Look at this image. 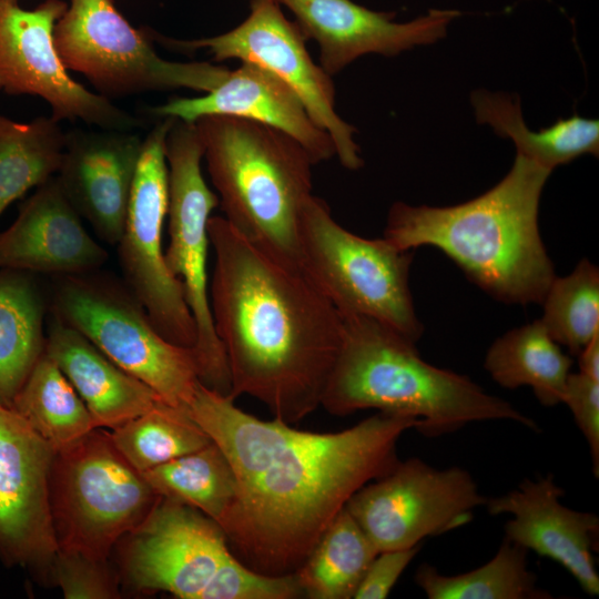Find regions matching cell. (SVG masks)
I'll list each match as a JSON object with an SVG mask.
<instances>
[{
    "label": "cell",
    "mask_w": 599,
    "mask_h": 599,
    "mask_svg": "<svg viewBox=\"0 0 599 599\" xmlns=\"http://www.w3.org/2000/svg\"><path fill=\"white\" fill-rule=\"evenodd\" d=\"M9 1L18 2V0H9Z\"/></svg>",
    "instance_id": "obj_38"
},
{
    "label": "cell",
    "mask_w": 599,
    "mask_h": 599,
    "mask_svg": "<svg viewBox=\"0 0 599 599\" xmlns=\"http://www.w3.org/2000/svg\"><path fill=\"white\" fill-rule=\"evenodd\" d=\"M44 353L77 390L95 428L113 429L164 403L148 385L54 315L45 335Z\"/></svg>",
    "instance_id": "obj_22"
},
{
    "label": "cell",
    "mask_w": 599,
    "mask_h": 599,
    "mask_svg": "<svg viewBox=\"0 0 599 599\" xmlns=\"http://www.w3.org/2000/svg\"><path fill=\"white\" fill-rule=\"evenodd\" d=\"M562 403L571 410L575 422L585 436L592 461V471L599 477V380L580 372L570 373Z\"/></svg>",
    "instance_id": "obj_35"
},
{
    "label": "cell",
    "mask_w": 599,
    "mask_h": 599,
    "mask_svg": "<svg viewBox=\"0 0 599 599\" xmlns=\"http://www.w3.org/2000/svg\"><path fill=\"white\" fill-rule=\"evenodd\" d=\"M44 314L30 273L0 270V404L11 406L44 352Z\"/></svg>",
    "instance_id": "obj_24"
},
{
    "label": "cell",
    "mask_w": 599,
    "mask_h": 599,
    "mask_svg": "<svg viewBox=\"0 0 599 599\" xmlns=\"http://www.w3.org/2000/svg\"><path fill=\"white\" fill-rule=\"evenodd\" d=\"M108 252L84 229L54 175L19 207L0 232V270L54 275L97 271Z\"/></svg>",
    "instance_id": "obj_20"
},
{
    "label": "cell",
    "mask_w": 599,
    "mask_h": 599,
    "mask_svg": "<svg viewBox=\"0 0 599 599\" xmlns=\"http://www.w3.org/2000/svg\"><path fill=\"white\" fill-rule=\"evenodd\" d=\"M165 158L169 172L165 262L180 281L194 318L196 342L193 352L200 383L231 397L230 372L214 328L206 270L211 246L207 223L219 199L202 174L203 144L195 123L174 118L165 139Z\"/></svg>",
    "instance_id": "obj_10"
},
{
    "label": "cell",
    "mask_w": 599,
    "mask_h": 599,
    "mask_svg": "<svg viewBox=\"0 0 599 599\" xmlns=\"http://www.w3.org/2000/svg\"><path fill=\"white\" fill-rule=\"evenodd\" d=\"M486 500L469 471L409 458L359 488L345 509L380 552L461 527Z\"/></svg>",
    "instance_id": "obj_13"
},
{
    "label": "cell",
    "mask_w": 599,
    "mask_h": 599,
    "mask_svg": "<svg viewBox=\"0 0 599 599\" xmlns=\"http://www.w3.org/2000/svg\"><path fill=\"white\" fill-rule=\"evenodd\" d=\"M475 116L496 134L509 139L521 155L552 171L583 154L599 153V121L573 114L552 125L530 130L524 120L520 100L515 94L477 90L470 94Z\"/></svg>",
    "instance_id": "obj_23"
},
{
    "label": "cell",
    "mask_w": 599,
    "mask_h": 599,
    "mask_svg": "<svg viewBox=\"0 0 599 599\" xmlns=\"http://www.w3.org/2000/svg\"><path fill=\"white\" fill-rule=\"evenodd\" d=\"M301 267L342 315L376 319L416 344L424 327L409 290L412 251L356 235L311 195L298 220Z\"/></svg>",
    "instance_id": "obj_7"
},
{
    "label": "cell",
    "mask_w": 599,
    "mask_h": 599,
    "mask_svg": "<svg viewBox=\"0 0 599 599\" xmlns=\"http://www.w3.org/2000/svg\"><path fill=\"white\" fill-rule=\"evenodd\" d=\"M160 498L102 428L53 456L49 499L58 549L108 561L111 549L148 518Z\"/></svg>",
    "instance_id": "obj_6"
},
{
    "label": "cell",
    "mask_w": 599,
    "mask_h": 599,
    "mask_svg": "<svg viewBox=\"0 0 599 599\" xmlns=\"http://www.w3.org/2000/svg\"><path fill=\"white\" fill-rule=\"evenodd\" d=\"M151 112L190 123L205 115L242 118L292 136L315 165L335 155L329 134L312 120L296 93L276 74L252 62H241L219 85L200 97L174 98Z\"/></svg>",
    "instance_id": "obj_21"
},
{
    "label": "cell",
    "mask_w": 599,
    "mask_h": 599,
    "mask_svg": "<svg viewBox=\"0 0 599 599\" xmlns=\"http://www.w3.org/2000/svg\"><path fill=\"white\" fill-rule=\"evenodd\" d=\"M109 435L120 454L140 473L212 441L187 412L165 403L111 429Z\"/></svg>",
    "instance_id": "obj_31"
},
{
    "label": "cell",
    "mask_w": 599,
    "mask_h": 599,
    "mask_svg": "<svg viewBox=\"0 0 599 599\" xmlns=\"http://www.w3.org/2000/svg\"><path fill=\"white\" fill-rule=\"evenodd\" d=\"M159 41L175 51L205 49L215 61L237 59L273 72L296 93L312 120L329 134L341 164L348 170L363 166L354 138L357 130L336 111L332 77L314 62L306 49L307 39L296 22L287 19L277 0H250L246 19L222 34L194 40L159 37Z\"/></svg>",
    "instance_id": "obj_12"
},
{
    "label": "cell",
    "mask_w": 599,
    "mask_h": 599,
    "mask_svg": "<svg viewBox=\"0 0 599 599\" xmlns=\"http://www.w3.org/2000/svg\"><path fill=\"white\" fill-rule=\"evenodd\" d=\"M420 544L410 548L380 551L368 566L354 597L355 599H384L418 554Z\"/></svg>",
    "instance_id": "obj_36"
},
{
    "label": "cell",
    "mask_w": 599,
    "mask_h": 599,
    "mask_svg": "<svg viewBox=\"0 0 599 599\" xmlns=\"http://www.w3.org/2000/svg\"><path fill=\"white\" fill-rule=\"evenodd\" d=\"M577 356L579 372L599 380V335L595 336Z\"/></svg>",
    "instance_id": "obj_37"
},
{
    "label": "cell",
    "mask_w": 599,
    "mask_h": 599,
    "mask_svg": "<svg viewBox=\"0 0 599 599\" xmlns=\"http://www.w3.org/2000/svg\"><path fill=\"white\" fill-rule=\"evenodd\" d=\"M143 139L131 131L72 129L57 177L70 203L95 234L116 245L141 155Z\"/></svg>",
    "instance_id": "obj_19"
},
{
    "label": "cell",
    "mask_w": 599,
    "mask_h": 599,
    "mask_svg": "<svg viewBox=\"0 0 599 599\" xmlns=\"http://www.w3.org/2000/svg\"><path fill=\"white\" fill-rule=\"evenodd\" d=\"M194 123L223 217L274 258L301 267L298 220L315 165L309 154L292 136L255 121L205 115Z\"/></svg>",
    "instance_id": "obj_5"
},
{
    "label": "cell",
    "mask_w": 599,
    "mask_h": 599,
    "mask_svg": "<svg viewBox=\"0 0 599 599\" xmlns=\"http://www.w3.org/2000/svg\"><path fill=\"white\" fill-rule=\"evenodd\" d=\"M209 284L231 398L248 395L274 418L297 423L321 406L343 336V316L302 267L282 263L223 216L207 223Z\"/></svg>",
    "instance_id": "obj_2"
},
{
    "label": "cell",
    "mask_w": 599,
    "mask_h": 599,
    "mask_svg": "<svg viewBox=\"0 0 599 599\" xmlns=\"http://www.w3.org/2000/svg\"><path fill=\"white\" fill-rule=\"evenodd\" d=\"M174 118H162L143 139L124 230L118 246L125 286L169 342L193 348L196 328L180 281L162 245L169 205L165 139Z\"/></svg>",
    "instance_id": "obj_11"
},
{
    "label": "cell",
    "mask_w": 599,
    "mask_h": 599,
    "mask_svg": "<svg viewBox=\"0 0 599 599\" xmlns=\"http://www.w3.org/2000/svg\"><path fill=\"white\" fill-rule=\"evenodd\" d=\"M303 597L296 573L256 571L231 551L202 591L200 599H294Z\"/></svg>",
    "instance_id": "obj_33"
},
{
    "label": "cell",
    "mask_w": 599,
    "mask_h": 599,
    "mask_svg": "<svg viewBox=\"0 0 599 599\" xmlns=\"http://www.w3.org/2000/svg\"><path fill=\"white\" fill-rule=\"evenodd\" d=\"M377 554L344 507L295 571L303 596L311 599L353 598Z\"/></svg>",
    "instance_id": "obj_27"
},
{
    "label": "cell",
    "mask_w": 599,
    "mask_h": 599,
    "mask_svg": "<svg viewBox=\"0 0 599 599\" xmlns=\"http://www.w3.org/2000/svg\"><path fill=\"white\" fill-rule=\"evenodd\" d=\"M142 474L159 496L193 507L219 526L236 495L233 468L213 441Z\"/></svg>",
    "instance_id": "obj_30"
},
{
    "label": "cell",
    "mask_w": 599,
    "mask_h": 599,
    "mask_svg": "<svg viewBox=\"0 0 599 599\" xmlns=\"http://www.w3.org/2000/svg\"><path fill=\"white\" fill-rule=\"evenodd\" d=\"M55 451L10 406L0 404V557L50 570L58 544L49 477Z\"/></svg>",
    "instance_id": "obj_16"
},
{
    "label": "cell",
    "mask_w": 599,
    "mask_h": 599,
    "mask_svg": "<svg viewBox=\"0 0 599 599\" xmlns=\"http://www.w3.org/2000/svg\"><path fill=\"white\" fill-rule=\"evenodd\" d=\"M54 451L95 428L85 404L43 352L11 406Z\"/></svg>",
    "instance_id": "obj_26"
},
{
    "label": "cell",
    "mask_w": 599,
    "mask_h": 599,
    "mask_svg": "<svg viewBox=\"0 0 599 599\" xmlns=\"http://www.w3.org/2000/svg\"><path fill=\"white\" fill-rule=\"evenodd\" d=\"M295 17L307 40L319 49V65L331 75L358 58L375 53L392 58L446 37L457 10L432 9L407 22L394 12L374 11L352 0H277Z\"/></svg>",
    "instance_id": "obj_17"
},
{
    "label": "cell",
    "mask_w": 599,
    "mask_h": 599,
    "mask_svg": "<svg viewBox=\"0 0 599 599\" xmlns=\"http://www.w3.org/2000/svg\"><path fill=\"white\" fill-rule=\"evenodd\" d=\"M189 415L226 456L236 495L220 524L250 568L295 572L328 525L364 485L399 460L397 443L414 417L378 412L336 433L262 420L199 383Z\"/></svg>",
    "instance_id": "obj_1"
},
{
    "label": "cell",
    "mask_w": 599,
    "mask_h": 599,
    "mask_svg": "<svg viewBox=\"0 0 599 599\" xmlns=\"http://www.w3.org/2000/svg\"><path fill=\"white\" fill-rule=\"evenodd\" d=\"M565 491L552 474L526 478L516 489L487 498L493 516L510 515L505 538L562 566L589 596L599 595L593 549L599 532L596 514L573 510L561 501Z\"/></svg>",
    "instance_id": "obj_18"
},
{
    "label": "cell",
    "mask_w": 599,
    "mask_h": 599,
    "mask_svg": "<svg viewBox=\"0 0 599 599\" xmlns=\"http://www.w3.org/2000/svg\"><path fill=\"white\" fill-rule=\"evenodd\" d=\"M53 35L67 69L82 73L108 99L174 89L205 93L230 72L224 65L205 61L160 57L113 0H71Z\"/></svg>",
    "instance_id": "obj_9"
},
{
    "label": "cell",
    "mask_w": 599,
    "mask_h": 599,
    "mask_svg": "<svg viewBox=\"0 0 599 599\" xmlns=\"http://www.w3.org/2000/svg\"><path fill=\"white\" fill-rule=\"evenodd\" d=\"M94 272L58 276L52 315L79 331L165 404L187 412L200 383L193 348L165 339L125 284Z\"/></svg>",
    "instance_id": "obj_8"
},
{
    "label": "cell",
    "mask_w": 599,
    "mask_h": 599,
    "mask_svg": "<svg viewBox=\"0 0 599 599\" xmlns=\"http://www.w3.org/2000/svg\"><path fill=\"white\" fill-rule=\"evenodd\" d=\"M484 366L501 387L529 386L540 404L551 407L562 403L572 358L537 319L498 337L488 348Z\"/></svg>",
    "instance_id": "obj_25"
},
{
    "label": "cell",
    "mask_w": 599,
    "mask_h": 599,
    "mask_svg": "<svg viewBox=\"0 0 599 599\" xmlns=\"http://www.w3.org/2000/svg\"><path fill=\"white\" fill-rule=\"evenodd\" d=\"M50 571L67 599H113L120 597L116 579L106 561L58 549Z\"/></svg>",
    "instance_id": "obj_34"
},
{
    "label": "cell",
    "mask_w": 599,
    "mask_h": 599,
    "mask_svg": "<svg viewBox=\"0 0 599 599\" xmlns=\"http://www.w3.org/2000/svg\"><path fill=\"white\" fill-rule=\"evenodd\" d=\"M341 347L321 406L336 416L375 408L410 416L417 430L439 436L469 423L511 420L538 425L510 403L485 392L468 377L425 362L415 343L362 315H342Z\"/></svg>",
    "instance_id": "obj_4"
},
{
    "label": "cell",
    "mask_w": 599,
    "mask_h": 599,
    "mask_svg": "<svg viewBox=\"0 0 599 599\" xmlns=\"http://www.w3.org/2000/svg\"><path fill=\"white\" fill-rule=\"evenodd\" d=\"M528 550L504 539L496 555L468 572L447 576L429 564L415 572L416 585L429 599H548L528 569Z\"/></svg>",
    "instance_id": "obj_29"
},
{
    "label": "cell",
    "mask_w": 599,
    "mask_h": 599,
    "mask_svg": "<svg viewBox=\"0 0 599 599\" xmlns=\"http://www.w3.org/2000/svg\"><path fill=\"white\" fill-rule=\"evenodd\" d=\"M123 539L122 567L130 583L181 599H200L231 552L223 529L214 520L165 497Z\"/></svg>",
    "instance_id": "obj_15"
},
{
    "label": "cell",
    "mask_w": 599,
    "mask_h": 599,
    "mask_svg": "<svg viewBox=\"0 0 599 599\" xmlns=\"http://www.w3.org/2000/svg\"><path fill=\"white\" fill-rule=\"evenodd\" d=\"M539 319L550 337L571 355L599 335V270L582 258L567 276L555 277L542 302Z\"/></svg>",
    "instance_id": "obj_32"
},
{
    "label": "cell",
    "mask_w": 599,
    "mask_h": 599,
    "mask_svg": "<svg viewBox=\"0 0 599 599\" xmlns=\"http://www.w3.org/2000/svg\"><path fill=\"white\" fill-rule=\"evenodd\" d=\"M59 122L52 116L17 122L0 114V216L58 173L65 144Z\"/></svg>",
    "instance_id": "obj_28"
},
{
    "label": "cell",
    "mask_w": 599,
    "mask_h": 599,
    "mask_svg": "<svg viewBox=\"0 0 599 599\" xmlns=\"http://www.w3.org/2000/svg\"><path fill=\"white\" fill-rule=\"evenodd\" d=\"M68 4L45 0L32 10L0 0V91L37 95L58 121L81 120L105 130L131 131L139 118L93 93L68 73L54 44V27Z\"/></svg>",
    "instance_id": "obj_14"
},
{
    "label": "cell",
    "mask_w": 599,
    "mask_h": 599,
    "mask_svg": "<svg viewBox=\"0 0 599 599\" xmlns=\"http://www.w3.org/2000/svg\"><path fill=\"white\" fill-rule=\"evenodd\" d=\"M550 173L516 154L502 180L469 201L444 207L395 202L384 237L403 251L439 248L498 301L541 304L556 277L538 226Z\"/></svg>",
    "instance_id": "obj_3"
}]
</instances>
